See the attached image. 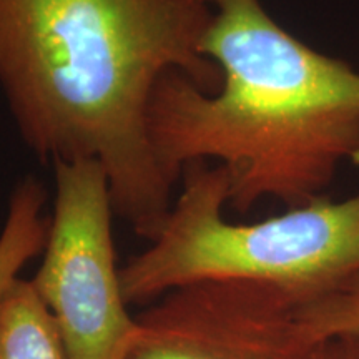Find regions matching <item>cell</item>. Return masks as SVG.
Instances as JSON below:
<instances>
[{
  "instance_id": "cell-6",
  "label": "cell",
  "mask_w": 359,
  "mask_h": 359,
  "mask_svg": "<svg viewBox=\"0 0 359 359\" xmlns=\"http://www.w3.org/2000/svg\"><path fill=\"white\" fill-rule=\"evenodd\" d=\"M0 359H70L55 318L30 280L17 278L0 296Z\"/></svg>"
},
{
  "instance_id": "cell-1",
  "label": "cell",
  "mask_w": 359,
  "mask_h": 359,
  "mask_svg": "<svg viewBox=\"0 0 359 359\" xmlns=\"http://www.w3.org/2000/svg\"><path fill=\"white\" fill-rule=\"evenodd\" d=\"M206 0H0V87L42 161L95 160L114 212L154 241L177 183L156 158L148 111L163 75L205 92L222 82L201 53Z\"/></svg>"
},
{
  "instance_id": "cell-2",
  "label": "cell",
  "mask_w": 359,
  "mask_h": 359,
  "mask_svg": "<svg viewBox=\"0 0 359 359\" xmlns=\"http://www.w3.org/2000/svg\"><path fill=\"white\" fill-rule=\"evenodd\" d=\"M206 2L201 53L222 82L205 92L180 72L161 77L148 111L161 168L178 183L193 161H218L241 215L326 195L339 168H359V72L296 39L262 0Z\"/></svg>"
},
{
  "instance_id": "cell-9",
  "label": "cell",
  "mask_w": 359,
  "mask_h": 359,
  "mask_svg": "<svg viewBox=\"0 0 359 359\" xmlns=\"http://www.w3.org/2000/svg\"><path fill=\"white\" fill-rule=\"evenodd\" d=\"M311 359H359V336L323 339Z\"/></svg>"
},
{
  "instance_id": "cell-3",
  "label": "cell",
  "mask_w": 359,
  "mask_h": 359,
  "mask_svg": "<svg viewBox=\"0 0 359 359\" xmlns=\"http://www.w3.org/2000/svg\"><path fill=\"white\" fill-rule=\"evenodd\" d=\"M160 235L120 268L127 304L205 281L266 285L313 302L359 275V191L321 195L255 223H231L228 173L193 161Z\"/></svg>"
},
{
  "instance_id": "cell-5",
  "label": "cell",
  "mask_w": 359,
  "mask_h": 359,
  "mask_svg": "<svg viewBox=\"0 0 359 359\" xmlns=\"http://www.w3.org/2000/svg\"><path fill=\"white\" fill-rule=\"evenodd\" d=\"M304 303L257 283L182 286L135 316L127 359H311L321 341Z\"/></svg>"
},
{
  "instance_id": "cell-7",
  "label": "cell",
  "mask_w": 359,
  "mask_h": 359,
  "mask_svg": "<svg viewBox=\"0 0 359 359\" xmlns=\"http://www.w3.org/2000/svg\"><path fill=\"white\" fill-rule=\"evenodd\" d=\"M47 190L42 182L27 175L8 196L7 215L0 231V296L35 257L43 253L48 222L43 215Z\"/></svg>"
},
{
  "instance_id": "cell-8",
  "label": "cell",
  "mask_w": 359,
  "mask_h": 359,
  "mask_svg": "<svg viewBox=\"0 0 359 359\" xmlns=\"http://www.w3.org/2000/svg\"><path fill=\"white\" fill-rule=\"evenodd\" d=\"M303 314L316 339L359 336V275L321 298L303 304Z\"/></svg>"
},
{
  "instance_id": "cell-4",
  "label": "cell",
  "mask_w": 359,
  "mask_h": 359,
  "mask_svg": "<svg viewBox=\"0 0 359 359\" xmlns=\"http://www.w3.org/2000/svg\"><path fill=\"white\" fill-rule=\"evenodd\" d=\"M55 200L34 288L55 318L70 359H127L137 333L116 266L114 203L95 160L55 161Z\"/></svg>"
}]
</instances>
